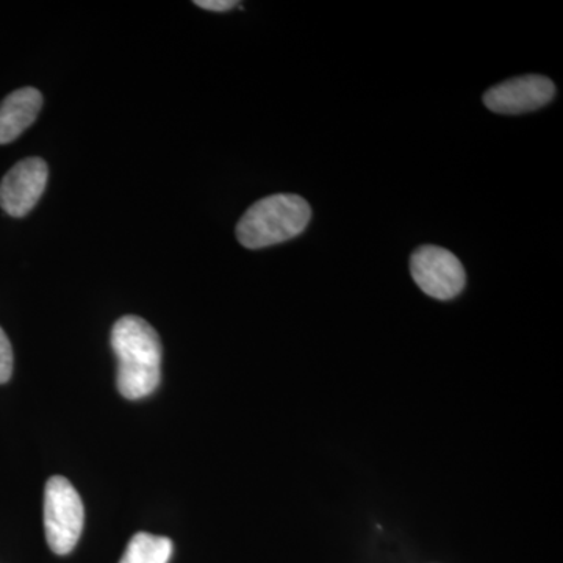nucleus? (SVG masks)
I'll use <instances>...</instances> for the list:
<instances>
[{
    "mask_svg": "<svg viewBox=\"0 0 563 563\" xmlns=\"http://www.w3.org/2000/svg\"><path fill=\"white\" fill-rule=\"evenodd\" d=\"M312 218L309 202L298 195H273L255 202L236 224V239L247 250H263L301 235Z\"/></svg>",
    "mask_w": 563,
    "mask_h": 563,
    "instance_id": "2",
    "label": "nucleus"
},
{
    "mask_svg": "<svg viewBox=\"0 0 563 563\" xmlns=\"http://www.w3.org/2000/svg\"><path fill=\"white\" fill-rule=\"evenodd\" d=\"M43 107V96L35 88H21L0 103V144H9L31 128Z\"/></svg>",
    "mask_w": 563,
    "mask_h": 563,
    "instance_id": "7",
    "label": "nucleus"
},
{
    "mask_svg": "<svg viewBox=\"0 0 563 563\" xmlns=\"http://www.w3.org/2000/svg\"><path fill=\"white\" fill-rule=\"evenodd\" d=\"M555 87L543 76H523L504 80L484 95V103L493 113L523 114L542 109L553 101Z\"/></svg>",
    "mask_w": 563,
    "mask_h": 563,
    "instance_id": "6",
    "label": "nucleus"
},
{
    "mask_svg": "<svg viewBox=\"0 0 563 563\" xmlns=\"http://www.w3.org/2000/svg\"><path fill=\"white\" fill-rule=\"evenodd\" d=\"M172 554V540L154 533L139 532L132 537L120 563H168Z\"/></svg>",
    "mask_w": 563,
    "mask_h": 563,
    "instance_id": "8",
    "label": "nucleus"
},
{
    "mask_svg": "<svg viewBox=\"0 0 563 563\" xmlns=\"http://www.w3.org/2000/svg\"><path fill=\"white\" fill-rule=\"evenodd\" d=\"M410 273L415 284L426 295L439 301L457 298L466 284L465 268L453 252L444 247H418L410 258Z\"/></svg>",
    "mask_w": 563,
    "mask_h": 563,
    "instance_id": "4",
    "label": "nucleus"
},
{
    "mask_svg": "<svg viewBox=\"0 0 563 563\" xmlns=\"http://www.w3.org/2000/svg\"><path fill=\"white\" fill-rule=\"evenodd\" d=\"M49 168L43 158L21 161L0 181V207L13 218H22L38 203L46 188Z\"/></svg>",
    "mask_w": 563,
    "mask_h": 563,
    "instance_id": "5",
    "label": "nucleus"
},
{
    "mask_svg": "<svg viewBox=\"0 0 563 563\" xmlns=\"http://www.w3.org/2000/svg\"><path fill=\"white\" fill-rule=\"evenodd\" d=\"M13 373V350L9 336L0 328V384L9 383Z\"/></svg>",
    "mask_w": 563,
    "mask_h": 563,
    "instance_id": "9",
    "label": "nucleus"
},
{
    "mask_svg": "<svg viewBox=\"0 0 563 563\" xmlns=\"http://www.w3.org/2000/svg\"><path fill=\"white\" fill-rule=\"evenodd\" d=\"M84 521V503L74 485L66 477H51L44 490V529L51 550L69 554L79 542Z\"/></svg>",
    "mask_w": 563,
    "mask_h": 563,
    "instance_id": "3",
    "label": "nucleus"
},
{
    "mask_svg": "<svg viewBox=\"0 0 563 563\" xmlns=\"http://www.w3.org/2000/svg\"><path fill=\"white\" fill-rule=\"evenodd\" d=\"M195 5L209 11H229L240 3L233 0H196Z\"/></svg>",
    "mask_w": 563,
    "mask_h": 563,
    "instance_id": "10",
    "label": "nucleus"
},
{
    "mask_svg": "<svg viewBox=\"0 0 563 563\" xmlns=\"http://www.w3.org/2000/svg\"><path fill=\"white\" fill-rule=\"evenodd\" d=\"M118 358V390L125 399L146 398L162 380L163 346L157 331L140 317H122L111 331Z\"/></svg>",
    "mask_w": 563,
    "mask_h": 563,
    "instance_id": "1",
    "label": "nucleus"
}]
</instances>
